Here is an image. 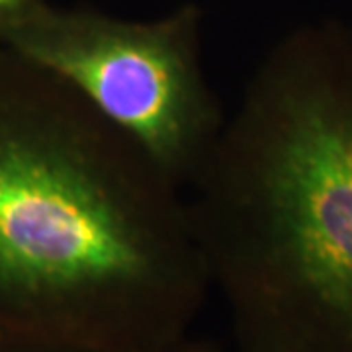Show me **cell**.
<instances>
[{
    "label": "cell",
    "mask_w": 352,
    "mask_h": 352,
    "mask_svg": "<svg viewBox=\"0 0 352 352\" xmlns=\"http://www.w3.org/2000/svg\"><path fill=\"white\" fill-rule=\"evenodd\" d=\"M210 289L182 188L0 43V351L164 352Z\"/></svg>",
    "instance_id": "cell-1"
},
{
    "label": "cell",
    "mask_w": 352,
    "mask_h": 352,
    "mask_svg": "<svg viewBox=\"0 0 352 352\" xmlns=\"http://www.w3.org/2000/svg\"><path fill=\"white\" fill-rule=\"evenodd\" d=\"M182 192L237 351L352 352V28L280 39Z\"/></svg>",
    "instance_id": "cell-2"
},
{
    "label": "cell",
    "mask_w": 352,
    "mask_h": 352,
    "mask_svg": "<svg viewBox=\"0 0 352 352\" xmlns=\"http://www.w3.org/2000/svg\"><path fill=\"white\" fill-rule=\"evenodd\" d=\"M0 43L63 78L182 190L226 124L204 73L194 4L135 22L45 0Z\"/></svg>",
    "instance_id": "cell-3"
},
{
    "label": "cell",
    "mask_w": 352,
    "mask_h": 352,
    "mask_svg": "<svg viewBox=\"0 0 352 352\" xmlns=\"http://www.w3.org/2000/svg\"><path fill=\"white\" fill-rule=\"evenodd\" d=\"M45 0H0V38Z\"/></svg>",
    "instance_id": "cell-4"
},
{
    "label": "cell",
    "mask_w": 352,
    "mask_h": 352,
    "mask_svg": "<svg viewBox=\"0 0 352 352\" xmlns=\"http://www.w3.org/2000/svg\"><path fill=\"white\" fill-rule=\"evenodd\" d=\"M164 352H221V349L212 340L186 337V339L176 342L175 346H170L168 351Z\"/></svg>",
    "instance_id": "cell-5"
},
{
    "label": "cell",
    "mask_w": 352,
    "mask_h": 352,
    "mask_svg": "<svg viewBox=\"0 0 352 352\" xmlns=\"http://www.w3.org/2000/svg\"><path fill=\"white\" fill-rule=\"evenodd\" d=\"M0 352H61V351H0Z\"/></svg>",
    "instance_id": "cell-6"
}]
</instances>
